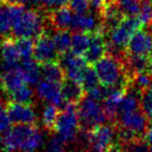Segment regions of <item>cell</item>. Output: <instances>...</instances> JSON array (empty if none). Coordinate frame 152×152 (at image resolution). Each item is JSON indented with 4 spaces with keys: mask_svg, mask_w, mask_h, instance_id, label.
I'll list each match as a JSON object with an SVG mask.
<instances>
[{
    "mask_svg": "<svg viewBox=\"0 0 152 152\" xmlns=\"http://www.w3.org/2000/svg\"><path fill=\"white\" fill-rule=\"evenodd\" d=\"M18 50L21 55V58L27 59L31 58L34 55V42L30 38H18L16 40Z\"/></svg>",
    "mask_w": 152,
    "mask_h": 152,
    "instance_id": "cell-31",
    "label": "cell"
},
{
    "mask_svg": "<svg viewBox=\"0 0 152 152\" xmlns=\"http://www.w3.org/2000/svg\"><path fill=\"white\" fill-rule=\"evenodd\" d=\"M70 0H34L32 2L36 4H40L42 7H48V9H57V7H65L69 3Z\"/></svg>",
    "mask_w": 152,
    "mask_h": 152,
    "instance_id": "cell-36",
    "label": "cell"
},
{
    "mask_svg": "<svg viewBox=\"0 0 152 152\" xmlns=\"http://www.w3.org/2000/svg\"><path fill=\"white\" fill-rule=\"evenodd\" d=\"M123 145L125 152H152V148L144 137H137Z\"/></svg>",
    "mask_w": 152,
    "mask_h": 152,
    "instance_id": "cell-29",
    "label": "cell"
},
{
    "mask_svg": "<svg viewBox=\"0 0 152 152\" xmlns=\"http://www.w3.org/2000/svg\"><path fill=\"white\" fill-rule=\"evenodd\" d=\"M71 152H90L88 150L83 149V148H76V149H73Z\"/></svg>",
    "mask_w": 152,
    "mask_h": 152,
    "instance_id": "cell-40",
    "label": "cell"
},
{
    "mask_svg": "<svg viewBox=\"0 0 152 152\" xmlns=\"http://www.w3.org/2000/svg\"><path fill=\"white\" fill-rule=\"evenodd\" d=\"M141 28H143V24L137 16H125L116 27L108 31L110 39L107 42V51L112 49L123 54L131 37Z\"/></svg>",
    "mask_w": 152,
    "mask_h": 152,
    "instance_id": "cell-4",
    "label": "cell"
},
{
    "mask_svg": "<svg viewBox=\"0 0 152 152\" xmlns=\"http://www.w3.org/2000/svg\"><path fill=\"white\" fill-rule=\"evenodd\" d=\"M0 1H2V2L5 3H10V4H25L27 2H31L34 0H0Z\"/></svg>",
    "mask_w": 152,
    "mask_h": 152,
    "instance_id": "cell-38",
    "label": "cell"
},
{
    "mask_svg": "<svg viewBox=\"0 0 152 152\" xmlns=\"http://www.w3.org/2000/svg\"><path fill=\"white\" fill-rule=\"evenodd\" d=\"M137 17L142 22L143 26L152 25V2L148 0H144Z\"/></svg>",
    "mask_w": 152,
    "mask_h": 152,
    "instance_id": "cell-32",
    "label": "cell"
},
{
    "mask_svg": "<svg viewBox=\"0 0 152 152\" xmlns=\"http://www.w3.org/2000/svg\"><path fill=\"white\" fill-rule=\"evenodd\" d=\"M64 108L58 114L54 125V131L66 143H73L78 139L81 129L79 122L77 104L65 103Z\"/></svg>",
    "mask_w": 152,
    "mask_h": 152,
    "instance_id": "cell-6",
    "label": "cell"
},
{
    "mask_svg": "<svg viewBox=\"0 0 152 152\" xmlns=\"http://www.w3.org/2000/svg\"><path fill=\"white\" fill-rule=\"evenodd\" d=\"M70 28L75 31L94 32L96 30L103 29L101 20H98L94 15L90 13H77L73 15Z\"/></svg>",
    "mask_w": 152,
    "mask_h": 152,
    "instance_id": "cell-17",
    "label": "cell"
},
{
    "mask_svg": "<svg viewBox=\"0 0 152 152\" xmlns=\"http://www.w3.org/2000/svg\"><path fill=\"white\" fill-rule=\"evenodd\" d=\"M16 152H34V151H28V150H19V151H16Z\"/></svg>",
    "mask_w": 152,
    "mask_h": 152,
    "instance_id": "cell-42",
    "label": "cell"
},
{
    "mask_svg": "<svg viewBox=\"0 0 152 152\" xmlns=\"http://www.w3.org/2000/svg\"><path fill=\"white\" fill-rule=\"evenodd\" d=\"M59 53L55 46L54 40L49 34H41L37 37L34 48V59L39 64H44L51 61H58Z\"/></svg>",
    "mask_w": 152,
    "mask_h": 152,
    "instance_id": "cell-9",
    "label": "cell"
},
{
    "mask_svg": "<svg viewBox=\"0 0 152 152\" xmlns=\"http://www.w3.org/2000/svg\"><path fill=\"white\" fill-rule=\"evenodd\" d=\"M2 78H3V75H1V73H0V87L2 85Z\"/></svg>",
    "mask_w": 152,
    "mask_h": 152,
    "instance_id": "cell-41",
    "label": "cell"
},
{
    "mask_svg": "<svg viewBox=\"0 0 152 152\" xmlns=\"http://www.w3.org/2000/svg\"><path fill=\"white\" fill-rule=\"evenodd\" d=\"M80 83L83 87V89H85L86 93H87L88 91H90V90L100 86L99 78H98V75H97V73H96L94 67L92 68V67H90V66H88L87 69L85 70V73H83V79H81Z\"/></svg>",
    "mask_w": 152,
    "mask_h": 152,
    "instance_id": "cell-28",
    "label": "cell"
},
{
    "mask_svg": "<svg viewBox=\"0 0 152 152\" xmlns=\"http://www.w3.org/2000/svg\"><path fill=\"white\" fill-rule=\"evenodd\" d=\"M22 70L25 75L26 81L29 86H36L40 81L42 72H41V66L34 59L27 58L23 59L21 66Z\"/></svg>",
    "mask_w": 152,
    "mask_h": 152,
    "instance_id": "cell-21",
    "label": "cell"
},
{
    "mask_svg": "<svg viewBox=\"0 0 152 152\" xmlns=\"http://www.w3.org/2000/svg\"><path fill=\"white\" fill-rule=\"evenodd\" d=\"M9 11L12 19V32L15 38H36L44 32V18L31 9H25L22 4H10Z\"/></svg>",
    "mask_w": 152,
    "mask_h": 152,
    "instance_id": "cell-2",
    "label": "cell"
},
{
    "mask_svg": "<svg viewBox=\"0 0 152 152\" xmlns=\"http://www.w3.org/2000/svg\"><path fill=\"white\" fill-rule=\"evenodd\" d=\"M94 69L99 78L100 85L105 88L115 86H131V78L127 75L121 56L106 52L99 61L94 64Z\"/></svg>",
    "mask_w": 152,
    "mask_h": 152,
    "instance_id": "cell-3",
    "label": "cell"
},
{
    "mask_svg": "<svg viewBox=\"0 0 152 152\" xmlns=\"http://www.w3.org/2000/svg\"><path fill=\"white\" fill-rule=\"evenodd\" d=\"M12 30V19L9 11V3L0 1V36L9 37Z\"/></svg>",
    "mask_w": 152,
    "mask_h": 152,
    "instance_id": "cell-25",
    "label": "cell"
},
{
    "mask_svg": "<svg viewBox=\"0 0 152 152\" xmlns=\"http://www.w3.org/2000/svg\"><path fill=\"white\" fill-rule=\"evenodd\" d=\"M37 95L40 99L46 101L47 103L57 106H63L65 103L61 83H55L45 78L40 80L37 85Z\"/></svg>",
    "mask_w": 152,
    "mask_h": 152,
    "instance_id": "cell-13",
    "label": "cell"
},
{
    "mask_svg": "<svg viewBox=\"0 0 152 152\" xmlns=\"http://www.w3.org/2000/svg\"><path fill=\"white\" fill-rule=\"evenodd\" d=\"M144 0H116L119 9L125 16H137Z\"/></svg>",
    "mask_w": 152,
    "mask_h": 152,
    "instance_id": "cell-26",
    "label": "cell"
},
{
    "mask_svg": "<svg viewBox=\"0 0 152 152\" xmlns=\"http://www.w3.org/2000/svg\"><path fill=\"white\" fill-rule=\"evenodd\" d=\"M117 137V125L100 124L90 130H83L80 139L88 145L90 152H107Z\"/></svg>",
    "mask_w": 152,
    "mask_h": 152,
    "instance_id": "cell-5",
    "label": "cell"
},
{
    "mask_svg": "<svg viewBox=\"0 0 152 152\" xmlns=\"http://www.w3.org/2000/svg\"><path fill=\"white\" fill-rule=\"evenodd\" d=\"M140 108L152 121V86L143 90L140 95Z\"/></svg>",
    "mask_w": 152,
    "mask_h": 152,
    "instance_id": "cell-30",
    "label": "cell"
},
{
    "mask_svg": "<svg viewBox=\"0 0 152 152\" xmlns=\"http://www.w3.org/2000/svg\"><path fill=\"white\" fill-rule=\"evenodd\" d=\"M110 1L112 0H90V7L98 14H101Z\"/></svg>",
    "mask_w": 152,
    "mask_h": 152,
    "instance_id": "cell-37",
    "label": "cell"
},
{
    "mask_svg": "<svg viewBox=\"0 0 152 152\" xmlns=\"http://www.w3.org/2000/svg\"><path fill=\"white\" fill-rule=\"evenodd\" d=\"M144 137H145V140L148 142V144L150 145V147L152 148V126L147 129V131H146Z\"/></svg>",
    "mask_w": 152,
    "mask_h": 152,
    "instance_id": "cell-39",
    "label": "cell"
},
{
    "mask_svg": "<svg viewBox=\"0 0 152 152\" xmlns=\"http://www.w3.org/2000/svg\"><path fill=\"white\" fill-rule=\"evenodd\" d=\"M58 106L54 104H46L42 110V124L46 130H54V125L58 117Z\"/></svg>",
    "mask_w": 152,
    "mask_h": 152,
    "instance_id": "cell-23",
    "label": "cell"
},
{
    "mask_svg": "<svg viewBox=\"0 0 152 152\" xmlns=\"http://www.w3.org/2000/svg\"><path fill=\"white\" fill-rule=\"evenodd\" d=\"M92 32H83L76 31L72 34V43H71V50L73 53L77 55H81L86 53L91 43Z\"/></svg>",
    "mask_w": 152,
    "mask_h": 152,
    "instance_id": "cell-22",
    "label": "cell"
},
{
    "mask_svg": "<svg viewBox=\"0 0 152 152\" xmlns=\"http://www.w3.org/2000/svg\"><path fill=\"white\" fill-rule=\"evenodd\" d=\"M61 93L65 103L78 104L86 96V91L81 83L67 77L61 83Z\"/></svg>",
    "mask_w": 152,
    "mask_h": 152,
    "instance_id": "cell-18",
    "label": "cell"
},
{
    "mask_svg": "<svg viewBox=\"0 0 152 152\" xmlns=\"http://www.w3.org/2000/svg\"><path fill=\"white\" fill-rule=\"evenodd\" d=\"M7 110L12 122L15 124H34L38 120L31 104L11 101L7 103Z\"/></svg>",
    "mask_w": 152,
    "mask_h": 152,
    "instance_id": "cell-12",
    "label": "cell"
},
{
    "mask_svg": "<svg viewBox=\"0 0 152 152\" xmlns=\"http://www.w3.org/2000/svg\"><path fill=\"white\" fill-rule=\"evenodd\" d=\"M58 61L65 71L67 78L81 83L85 70L87 69L88 65H89L85 59V57L81 55L75 54L73 52H66L61 55Z\"/></svg>",
    "mask_w": 152,
    "mask_h": 152,
    "instance_id": "cell-8",
    "label": "cell"
},
{
    "mask_svg": "<svg viewBox=\"0 0 152 152\" xmlns=\"http://www.w3.org/2000/svg\"><path fill=\"white\" fill-rule=\"evenodd\" d=\"M47 19L56 30L68 29L71 26V22L73 19V11L66 5L57 7L49 13Z\"/></svg>",
    "mask_w": 152,
    "mask_h": 152,
    "instance_id": "cell-19",
    "label": "cell"
},
{
    "mask_svg": "<svg viewBox=\"0 0 152 152\" xmlns=\"http://www.w3.org/2000/svg\"><path fill=\"white\" fill-rule=\"evenodd\" d=\"M66 142L59 135H53L45 146L44 152H66Z\"/></svg>",
    "mask_w": 152,
    "mask_h": 152,
    "instance_id": "cell-33",
    "label": "cell"
},
{
    "mask_svg": "<svg viewBox=\"0 0 152 152\" xmlns=\"http://www.w3.org/2000/svg\"><path fill=\"white\" fill-rule=\"evenodd\" d=\"M0 56L2 61L3 70H9L11 68L18 67L21 55L18 50L16 40L10 37H5L0 43Z\"/></svg>",
    "mask_w": 152,
    "mask_h": 152,
    "instance_id": "cell-15",
    "label": "cell"
},
{
    "mask_svg": "<svg viewBox=\"0 0 152 152\" xmlns=\"http://www.w3.org/2000/svg\"><path fill=\"white\" fill-rule=\"evenodd\" d=\"M125 52L132 55L151 56L152 55V32L147 29H139L129 41Z\"/></svg>",
    "mask_w": 152,
    "mask_h": 152,
    "instance_id": "cell-11",
    "label": "cell"
},
{
    "mask_svg": "<svg viewBox=\"0 0 152 152\" xmlns=\"http://www.w3.org/2000/svg\"><path fill=\"white\" fill-rule=\"evenodd\" d=\"M41 72L45 79L55 83H63L66 78V74L58 61H51L41 64Z\"/></svg>",
    "mask_w": 152,
    "mask_h": 152,
    "instance_id": "cell-20",
    "label": "cell"
},
{
    "mask_svg": "<svg viewBox=\"0 0 152 152\" xmlns=\"http://www.w3.org/2000/svg\"><path fill=\"white\" fill-rule=\"evenodd\" d=\"M26 85L28 83L26 81L25 75H24V72L21 67H14L4 71L1 88L7 95V97L12 93L21 89Z\"/></svg>",
    "mask_w": 152,
    "mask_h": 152,
    "instance_id": "cell-16",
    "label": "cell"
},
{
    "mask_svg": "<svg viewBox=\"0 0 152 152\" xmlns=\"http://www.w3.org/2000/svg\"><path fill=\"white\" fill-rule=\"evenodd\" d=\"M53 40H54L55 46H56L59 55L69 52V50L71 49L72 34L67 31V29L56 30L55 34H53Z\"/></svg>",
    "mask_w": 152,
    "mask_h": 152,
    "instance_id": "cell-24",
    "label": "cell"
},
{
    "mask_svg": "<svg viewBox=\"0 0 152 152\" xmlns=\"http://www.w3.org/2000/svg\"><path fill=\"white\" fill-rule=\"evenodd\" d=\"M149 118L140 108L131 113L120 115L118 125L131 131L137 137H144L149 128Z\"/></svg>",
    "mask_w": 152,
    "mask_h": 152,
    "instance_id": "cell-10",
    "label": "cell"
},
{
    "mask_svg": "<svg viewBox=\"0 0 152 152\" xmlns=\"http://www.w3.org/2000/svg\"><path fill=\"white\" fill-rule=\"evenodd\" d=\"M42 145L43 134L34 124H17L3 133L0 139V148L3 152L36 151Z\"/></svg>",
    "mask_w": 152,
    "mask_h": 152,
    "instance_id": "cell-1",
    "label": "cell"
},
{
    "mask_svg": "<svg viewBox=\"0 0 152 152\" xmlns=\"http://www.w3.org/2000/svg\"><path fill=\"white\" fill-rule=\"evenodd\" d=\"M79 122L81 130H90L95 126L105 123L107 121L103 106L100 101L86 95L81 101L77 104Z\"/></svg>",
    "mask_w": 152,
    "mask_h": 152,
    "instance_id": "cell-7",
    "label": "cell"
},
{
    "mask_svg": "<svg viewBox=\"0 0 152 152\" xmlns=\"http://www.w3.org/2000/svg\"><path fill=\"white\" fill-rule=\"evenodd\" d=\"M12 120L7 110V104L0 99V134L7 132L12 127Z\"/></svg>",
    "mask_w": 152,
    "mask_h": 152,
    "instance_id": "cell-34",
    "label": "cell"
},
{
    "mask_svg": "<svg viewBox=\"0 0 152 152\" xmlns=\"http://www.w3.org/2000/svg\"><path fill=\"white\" fill-rule=\"evenodd\" d=\"M148 1H150V2H152V0H148Z\"/></svg>",
    "mask_w": 152,
    "mask_h": 152,
    "instance_id": "cell-43",
    "label": "cell"
},
{
    "mask_svg": "<svg viewBox=\"0 0 152 152\" xmlns=\"http://www.w3.org/2000/svg\"><path fill=\"white\" fill-rule=\"evenodd\" d=\"M104 34H105V32L103 29H99L92 32L90 46L83 54V57L89 65H94L96 61H99L107 52V42L104 39Z\"/></svg>",
    "mask_w": 152,
    "mask_h": 152,
    "instance_id": "cell-14",
    "label": "cell"
},
{
    "mask_svg": "<svg viewBox=\"0 0 152 152\" xmlns=\"http://www.w3.org/2000/svg\"><path fill=\"white\" fill-rule=\"evenodd\" d=\"M69 7L74 13H86L90 9V0H70Z\"/></svg>",
    "mask_w": 152,
    "mask_h": 152,
    "instance_id": "cell-35",
    "label": "cell"
},
{
    "mask_svg": "<svg viewBox=\"0 0 152 152\" xmlns=\"http://www.w3.org/2000/svg\"><path fill=\"white\" fill-rule=\"evenodd\" d=\"M9 98L12 101L20 102V103H26L31 104L34 102V92L28 85L22 87L21 89L17 90L16 92L12 93L9 96Z\"/></svg>",
    "mask_w": 152,
    "mask_h": 152,
    "instance_id": "cell-27",
    "label": "cell"
}]
</instances>
